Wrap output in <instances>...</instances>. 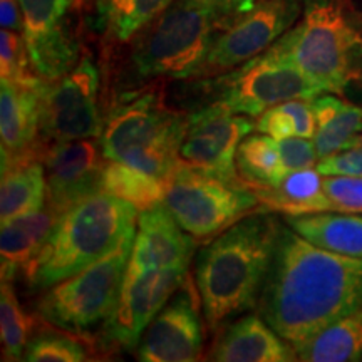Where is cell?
I'll use <instances>...</instances> for the list:
<instances>
[{
	"instance_id": "4dcf8cb0",
	"label": "cell",
	"mask_w": 362,
	"mask_h": 362,
	"mask_svg": "<svg viewBox=\"0 0 362 362\" xmlns=\"http://www.w3.org/2000/svg\"><path fill=\"white\" fill-rule=\"evenodd\" d=\"M84 337L62 329H39L30 336L24 351L27 362H83L89 359Z\"/></svg>"
},
{
	"instance_id": "603a6c76",
	"label": "cell",
	"mask_w": 362,
	"mask_h": 362,
	"mask_svg": "<svg viewBox=\"0 0 362 362\" xmlns=\"http://www.w3.org/2000/svg\"><path fill=\"white\" fill-rule=\"evenodd\" d=\"M312 111L315 117L312 141L319 160L349 149L357 134L362 133V107L334 96V93L312 99Z\"/></svg>"
},
{
	"instance_id": "ab89813d",
	"label": "cell",
	"mask_w": 362,
	"mask_h": 362,
	"mask_svg": "<svg viewBox=\"0 0 362 362\" xmlns=\"http://www.w3.org/2000/svg\"><path fill=\"white\" fill-rule=\"evenodd\" d=\"M361 54H362V49H361Z\"/></svg>"
},
{
	"instance_id": "4316f807",
	"label": "cell",
	"mask_w": 362,
	"mask_h": 362,
	"mask_svg": "<svg viewBox=\"0 0 362 362\" xmlns=\"http://www.w3.org/2000/svg\"><path fill=\"white\" fill-rule=\"evenodd\" d=\"M103 192L131 203L141 214L165 203L166 180L121 161L107 160L103 171Z\"/></svg>"
},
{
	"instance_id": "d4e9b609",
	"label": "cell",
	"mask_w": 362,
	"mask_h": 362,
	"mask_svg": "<svg viewBox=\"0 0 362 362\" xmlns=\"http://www.w3.org/2000/svg\"><path fill=\"white\" fill-rule=\"evenodd\" d=\"M297 361L351 362L362 359V309L327 325L296 349Z\"/></svg>"
},
{
	"instance_id": "5bb4252c",
	"label": "cell",
	"mask_w": 362,
	"mask_h": 362,
	"mask_svg": "<svg viewBox=\"0 0 362 362\" xmlns=\"http://www.w3.org/2000/svg\"><path fill=\"white\" fill-rule=\"evenodd\" d=\"M203 307L198 287L189 274L144 330L134 349L141 362L200 361L205 346Z\"/></svg>"
},
{
	"instance_id": "7a4b0ae2",
	"label": "cell",
	"mask_w": 362,
	"mask_h": 362,
	"mask_svg": "<svg viewBox=\"0 0 362 362\" xmlns=\"http://www.w3.org/2000/svg\"><path fill=\"white\" fill-rule=\"evenodd\" d=\"M280 221L253 211L211 238L194 260L203 317L211 334L259 305L269 275Z\"/></svg>"
},
{
	"instance_id": "e575fe53",
	"label": "cell",
	"mask_w": 362,
	"mask_h": 362,
	"mask_svg": "<svg viewBox=\"0 0 362 362\" xmlns=\"http://www.w3.org/2000/svg\"><path fill=\"white\" fill-rule=\"evenodd\" d=\"M317 170L324 176H354L362 178V149L349 148L336 155L320 158Z\"/></svg>"
},
{
	"instance_id": "277c9868",
	"label": "cell",
	"mask_w": 362,
	"mask_h": 362,
	"mask_svg": "<svg viewBox=\"0 0 362 362\" xmlns=\"http://www.w3.org/2000/svg\"><path fill=\"white\" fill-rule=\"evenodd\" d=\"M188 116L166 106L160 90L124 96L104 117L101 141L107 160L168 180L178 168Z\"/></svg>"
},
{
	"instance_id": "f35d334b",
	"label": "cell",
	"mask_w": 362,
	"mask_h": 362,
	"mask_svg": "<svg viewBox=\"0 0 362 362\" xmlns=\"http://www.w3.org/2000/svg\"><path fill=\"white\" fill-rule=\"evenodd\" d=\"M351 148H361L362 149V133L357 134V138L354 139V143H352Z\"/></svg>"
},
{
	"instance_id": "1f68e13d",
	"label": "cell",
	"mask_w": 362,
	"mask_h": 362,
	"mask_svg": "<svg viewBox=\"0 0 362 362\" xmlns=\"http://www.w3.org/2000/svg\"><path fill=\"white\" fill-rule=\"evenodd\" d=\"M0 79L33 88L44 83L34 71L24 35L16 30L2 29L0 33Z\"/></svg>"
},
{
	"instance_id": "44dd1931",
	"label": "cell",
	"mask_w": 362,
	"mask_h": 362,
	"mask_svg": "<svg viewBox=\"0 0 362 362\" xmlns=\"http://www.w3.org/2000/svg\"><path fill=\"white\" fill-rule=\"evenodd\" d=\"M262 211H277L284 216L332 211L324 188V175L314 168L291 171L277 187L253 188Z\"/></svg>"
},
{
	"instance_id": "8992f818",
	"label": "cell",
	"mask_w": 362,
	"mask_h": 362,
	"mask_svg": "<svg viewBox=\"0 0 362 362\" xmlns=\"http://www.w3.org/2000/svg\"><path fill=\"white\" fill-rule=\"evenodd\" d=\"M327 93L346 89L354 72L359 35L342 0H302V17L274 44Z\"/></svg>"
},
{
	"instance_id": "f546056e",
	"label": "cell",
	"mask_w": 362,
	"mask_h": 362,
	"mask_svg": "<svg viewBox=\"0 0 362 362\" xmlns=\"http://www.w3.org/2000/svg\"><path fill=\"white\" fill-rule=\"evenodd\" d=\"M257 133L269 134L275 139L302 136L314 138L315 117L312 111V101L307 99H292L272 106L255 117Z\"/></svg>"
},
{
	"instance_id": "6da1fadb",
	"label": "cell",
	"mask_w": 362,
	"mask_h": 362,
	"mask_svg": "<svg viewBox=\"0 0 362 362\" xmlns=\"http://www.w3.org/2000/svg\"><path fill=\"white\" fill-rule=\"evenodd\" d=\"M362 309V259L324 250L280 223L257 314L293 351Z\"/></svg>"
},
{
	"instance_id": "30bf717a",
	"label": "cell",
	"mask_w": 362,
	"mask_h": 362,
	"mask_svg": "<svg viewBox=\"0 0 362 362\" xmlns=\"http://www.w3.org/2000/svg\"><path fill=\"white\" fill-rule=\"evenodd\" d=\"M99 69L83 54L74 69L40 89V141L99 139L104 117L99 107Z\"/></svg>"
},
{
	"instance_id": "d6986e66",
	"label": "cell",
	"mask_w": 362,
	"mask_h": 362,
	"mask_svg": "<svg viewBox=\"0 0 362 362\" xmlns=\"http://www.w3.org/2000/svg\"><path fill=\"white\" fill-rule=\"evenodd\" d=\"M206 359L216 362H287L297 361V354L291 344L255 312L230 320L215 332Z\"/></svg>"
},
{
	"instance_id": "e0dca14e",
	"label": "cell",
	"mask_w": 362,
	"mask_h": 362,
	"mask_svg": "<svg viewBox=\"0 0 362 362\" xmlns=\"http://www.w3.org/2000/svg\"><path fill=\"white\" fill-rule=\"evenodd\" d=\"M194 248V238L181 228L163 203L138 215L128 272L188 270Z\"/></svg>"
},
{
	"instance_id": "8fae6325",
	"label": "cell",
	"mask_w": 362,
	"mask_h": 362,
	"mask_svg": "<svg viewBox=\"0 0 362 362\" xmlns=\"http://www.w3.org/2000/svg\"><path fill=\"white\" fill-rule=\"evenodd\" d=\"M302 0H255L226 24L193 79H214L264 54L292 29Z\"/></svg>"
},
{
	"instance_id": "9a60e30c",
	"label": "cell",
	"mask_w": 362,
	"mask_h": 362,
	"mask_svg": "<svg viewBox=\"0 0 362 362\" xmlns=\"http://www.w3.org/2000/svg\"><path fill=\"white\" fill-rule=\"evenodd\" d=\"M22 35L34 71L44 81H56L67 74L81 59L71 0H19Z\"/></svg>"
},
{
	"instance_id": "ffe728a7",
	"label": "cell",
	"mask_w": 362,
	"mask_h": 362,
	"mask_svg": "<svg viewBox=\"0 0 362 362\" xmlns=\"http://www.w3.org/2000/svg\"><path fill=\"white\" fill-rule=\"evenodd\" d=\"M59 215L51 206H44L2 223L0 230V274L2 280L13 282L24 275L45 240L51 235Z\"/></svg>"
},
{
	"instance_id": "3957f363",
	"label": "cell",
	"mask_w": 362,
	"mask_h": 362,
	"mask_svg": "<svg viewBox=\"0 0 362 362\" xmlns=\"http://www.w3.org/2000/svg\"><path fill=\"white\" fill-rule=\"evenodd\" d=\"M138 215L131 203L106 192L64 211L22 275L27 288L44 292L103 260L136 233Z\"/></svg>"
},
{
	"instance_id": "d590c367",
	"label": "cell",
	"mask_w": 362,
	"mask_h": 362,
	"mask_svg": "<svg viewBox=\"0 0 362 362\" xmlns=\"http://www.w3.org/2000/svg\"><path fill=\"white\" fill-rule=\"evenodd\" d=\"M185 2L193 4V6L208 8V11L218 13L226 22H230L238 13L247 11L248 7L253 6L255 0H185Z\"/></svg>"
},
{
	"instance_id": "7c38bea8",
	"label": "cell",
	"mask_w": 362,
	"mask_h": 362,
	"mask_svg": "<svg viewBox=\"0 0 362 362\" xmlns=\"http://www.w3.org/2000/svg\"><path fill=\"white\" fill-rule=\"evenodd\" d=\"M188 270L126 272L117 304L99 329V347L107 352L134 351L144 330L183 284Z\"/></svg>"
},
{
	"instance_id": "4fadbf2b",
	"label": "cell",
	"mask_w": 362,
	"mask_h": 362,
	"mask_svg": "<svg viewBox=\"0 0 362 362\" xmlns=\"http://www.w3.org/2000/svg\"><path fill=\"white\" fill-rule=\"evenodd\" d=\"M255 131L250 116L237 115L221 103H211L188 115L180 158L185 165L232 183H243L237 151L243 138Z\"/></svg>"
},
{
	"instance_id": "52a82bcc",
	"label": "cell",
	"mask_w": 362,
	"mask_h": 362,
	"mask_svg": "<svg viewBox=\"0 0 362 362\" xmlns=\"http://www.w3.org/2000/svg\"><path fill=\"white\" fill-rule=\"evenodd\" d=\"M134 235L103 260L44 291L35 305L40 319L84 339L101 329L121 297Z\"/></svg>"
},
{
	"instance_id": "f1b7e54d",
	"label": "cell",
	"mask_w": 362,
	"mask_h": 362,
	"mask_svg": "<svg viewBox=\"0 0 362 362\" xmlns=\"http://www.w3.org/2000/svg\"><path fill=\"white\" fill-rule=\"evenodd\" d=\"M35 324V317L25 314L11 280L0 285V339L4 361H24V351Z\"/></svg>"
},
{
	"instance_id": "d6a6232c",
	"label": "cell",
	"mask_w": 362,
	"mask_h": 362,
	"mask_svg": "<svg viewBox=\"0 0 362 362\" xmlns=\"http://www.w3.org/2000/svg\"><path fill=\"white\" fill-rule=\"evenodd\" d=\"M324 188L332 205V211L362 214V178L324 176Z\"/></svg>"
},
{
	"instance_id": "8d00e7d4",
	"label": "cell",
	"mask_w": 362,
	"mask_h": 362,
	"mask_svg": "<svg viewBox=\"0 0 362 362\" xmlns=\"http://www.w3.org/2000/svg\"><path fill=\"white\" fill-rule=\"evenodd\" d=\"M0 24H2V29L22 34L24 22H22L19 0H0Z\"/></svg>"
},
{
	"instance_id": "5b68a950",
	"label": "cell",
	"mask_w": 362,
	"mask_h": 362,
	"mask_svg": "<svg viewBox=\"0 0 362 362\" xmlns=\"http://www.w3.org/2000/svg\"><path fill=\"white\" fill-rule=\"evenodd\" d=\"M226 24L218 13L176 0L131 39L136 79H193Z\"/></svg>"
},
{
	"instance_id": "7402d4cb",
	"label": "cell",
	"mask_w": 362,
	"mask_h": 362,
	"mask_svg": "<svg viewBox=\"0 0 362 362\" xmlns=\"http://www.w3.org/2000/svg\"><path fill=\"white\" fill-rule=\"evenodd\" d=\"M292 230L324 250L362 259V214H322L284 216Z\"/></svg>"
},
{
	"instance_id": "484cf974",
	"label": "cell",
	"mask_w": 362,
	"mask_h": 362,
	"mask_svg": "<svg viewBox=\"0 0 362 362\" xmlns=\"http://www.w3.org/2000/svg\"><path fill=\"white\" fill-rule=\"evenodd\" d=\"M237 168L243 185L250 189L277 187L288 175L277 139L264 133L243 138L237 151Z\"/></svg>"
},
{
	"instance_id": "9c48e42d",
	"label": "cell",
	"mask_w": 362,
	"mask_h": 362,
	"mask_svg": "<svg viewBox=\"0 0 362 362\" xmlns=\"http://www.w3.org/2000/svg\"><path fill=\"white\" fill-rule=\"evenodd\" d=\"M218 99L237 115L259 117L262 112L292 99H312L327 93L319 84L285 57L275 45L250 59L237 69L214 78Z\"/></svg>"
},
{
	"instance_id": "cb8c5ba5",
	"label": "cell",
	"mask_w": 362,
	"mask_h": 362,
	"mask_svg": "<svg viewBox=\"0 0 362 362\" xmlns=\"http://www.w3.org/2000/svg\"><path fill=\"white\" fill-rule=\"evenodd\" d=\"M45 202H47V181L40 158H30L2 170V183H0L2 223L40 210L45 206Z\"/></svg>"
},
{
	"instance_id": "ba28073f",
	"label": "cell",
	"mask_w": 362,
	"mask_h": 362,
	"mask_svg": "<svg viewBox=\"0 0 362 362\" xmlns=\"http://www.w3.org/2000/svg\"><path fill=\"white\" fill-rule=\"evenodd\" d=\"M165 206L194 240H211L259 211L260 202L243 183L216 178L181 161L166 180Z\"/></svg>"
},
{
	"instance_id": "74e56055",
	"label": "cell",
	"mask_w": 362,
	"mask_h": 362,
	"mask_svg": "<svg viewBox=\"0 0 362 362\" xmlns=\"http://www.w3.org/2000/svg\"><path fill=\"white\" fill-rule=\"evenodd\" d=\"M71 2H72V6L76 7V11H83V8L88 7L89 0H71Z\"/></svg>"
},
{
	"instance_id": "83f0119b",
	"label": "cell",
	"mask_w": 362,
	"mask_h": 362,
	"mask_svg": "<svg viewBox=\"0 0 362 362\" xmlns=\"http://www.w3.org/2000/svg\"><path fill=\"white\" fill-rule=\"evenodd\" d=\"M176 0H98L99 21L107 34L126 42Z\"/></svg>"
},
{
	"instance_id": "2e32d148",
	"label": "cell",
	"mask_w": 362,
	"mask_h": 362,
	"mask_svg": "<svg viewBox=\"0 0 362 362\" xmlns=\"http://www.w3.org/2000/svg\"><path fill=\"white\" fill-rule=\"evenodd\" d=\"M40 161L47 181V205L59 216L103 192V171L107 158L99 139L42 143Z\"/></svg>"
},
{
	"instance_id": "836d02e7",
	"label": "cell",
	"mask_w": 362,
	"mask_h": 362,
	"mask_svg": "<svg viewBox=\"0 0 362 362\" xmlns=\"http://www.w3.org/2000/svg\"><path fill=\"white\" fill-rule=\"evenodd\" d=\"M280 155H282L285 170L291 171L314 168L319 163V155L314 146V141L302 136H291V138L277 139Z\"/></svg>"
},
{
	"instance_id": "ac0fdd59",
	"label": "cell",
	"mask_w": 362,
	"mask_h": 362,
	"mask_svg": "<svg viewBox=\"0 0 362 362\" xmlns=\"http://www.w3.org/2000/svg\"><path fill=\"white\" fill-rule=\"evenodd\" d=\"M44 83L33 88L0 79L2 170L30 158H40V89Z\"/></svg>"
}]
</instances>
